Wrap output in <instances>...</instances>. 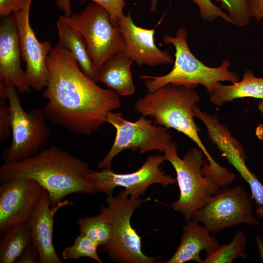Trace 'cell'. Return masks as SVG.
<instances>
[{
	"label": "cell",
	"mask_w": 263,
	"mask_h": 263,
	"mask_svg": "<svg viewBox=\"0 0 263 263\" xmlns=\"http://www.w3.org/2000/svg\"><path fill=\"white\" fill-rule=\"evenodd\" d=\"M90 170L87 163L53 145L30 157L4 163L0 169V181L22 177L35 180L48 191L53 207L72 193L98 192L86 178Z\"/></svg>",
	"instance_id": "2"
},
{
	"label": "cell",
	"mask_w": 263,
	"mask_h": 263,
	"mask_svg": "<svg viewBox=\"0 0 263 263\" xmlns=\"http://www.w3.org/2000/svg\"><path fill=\"white\" fill-rule=\"evenodd\" d=\"M199 8L201 19L206 22H212L217 18H221L226 22L232 24L228 15L220 7L215 5L211 0H190Z\"/></svg>",
	"instance_id": "28"
},
{
	"label": "cell",
	"mask_w": 263,
	"mask_h": 263,
	"mask_svg": "<svg viewBox=\"0 0 263 263\" xmlns=\"http://www.w3.org/2000/svg\"><path fill=\"white\" fill-rule=\"evenodd\" d=\"M6 86L0 83V143H3L11 135V113L8 103Z\"/></svg>",
	"instance_id": "27"
},
{
	"label": "cell",
	"mask_w": 263,
	"mask_h": 263,
	"mask_svg": "<svg viewBox=\"0 0 263 263\" xmlns=\"http://www.w3.org/2000/svg\"><path fill=\"white\" fill-rule=\"evenodd\" d=\"M194 114L206 126L209 138L222 152V155L226 158L249 184L251 191V198L259 206H263V185L246 166L245 150L241 143L232 136L226 127L220 122L215 115L202 111L198 106L194 109Z\"/></svg>",
	"instance_id": "13"
},
{
	"label": "cell",
	"mask_w": 263,
	"mask_h": 263,
	"mask_svg": "<svg viewBox=\"0 0 263 263\" xmlns=\"http://www.w3.org/2000/svg\"><path fill=\"white\" fill-rule=\"evenodd\" d=\"M255 242L258 247L261 261L263 263V241L262 238L260 236H257L255 239Z\"/></svg>",
	"instance_id": "34"
},
{
	"label": "cell",
	"mask_w": 263,
	"mask_h": 263,
	"mask_svg": "<svg viewBox=\"0 0 263 263\" xmlns=\"http://www.w3.org/2000/svg\"><path fill=\"white\" fill-rule=\"evenodd\" d=\"M44 188L37 181L17 178L0 182V232L28 221Z\"/></svg>",
	"instance_id": "12"
},
{
	"label": "cell",
	"mask_w": 263,
	"mask_h": 263,
	"mask_svg": "<svg viewBox=\"0 0 263 263\" xmlns=\"http://www.w3.org/2000/svg\"><path fill=\"white\" fill-rule=\"evenodd\" d=\"M255 213L258 217H263V206H259L256 209Z\"/></svg>",
	"instance_id": "36"
},
{
	"label": "cell",
	"mask_w": 263,
	"mask_h": 263,
	"mask_svg": "<svg viewBox=\"0 0 263 263\" xmlns=\"http://www.w3.org/2000/svg\"><path fill=\"white\" fill-rule=\"evenodd\" d=\"M48 78L42 108L47 118L79 134L89 136L105 124L107 114L121 105L120 95L87 77L69 51L58 44L47 59Z\"/></svg>",
	"instance_id": "1"
},
{
	"label": "cell",
	"mask_w": 263,
	"mask_h": 263,
	"mask_svg": "<svg viewBox=\"0 0 263 263\" xmlns=\"http://www.w3.org/2000/svg\"><path fill=\"white\" fill-rule=\"evenodd\" d=\"M99 245L91 238L79 234L75 238L73 245L63 249L62 258L64 260H74L82 257H89L99 263H102L97 254Z\"/></svg>",
	"instance_id": "25"
},
{
	"label": "cell",
	"mask_w": 263,
	"mask_h": 263,
	"mask_svg": "<svg viewBox=\"0 0 263 263\" xmlns=\"http://www.w3.org/2000/svg\"><path fill=\"white\" fill-rule=\"evenodd\" d=\"M251 18L260 21L263 19V0H247Z\"/></svg>",
	"instance_id": "32"
},
{
	"label": "cell",
	"mask_w": 263,
	"mask_h": 263,
	"mask_svg": "<svg viewBox=\"0 0 263 263\" xmlns=\"http://www.w3.org/2000/svg\"><path fill=\"white\" fill-rule=\"evenodd\" d=\"M231 84L216 83L208 92L209 102L219 107L237 98L252 97L263 100V77H256L250 69L244 71L241 81Z\"/></svg>",
	"instance_id": "20"
},
{
	"label": "cell",
	"mask_w": 263,
	"mask_h": 263,
	"mask_svg": "<svg viewBox=\"0 0 263 263\" xmlns=\"http://www.w3.org/2000/svg\"><path fill=\"white\" fill-rule=\"evenodd\" d=\"M58 19L80 32L97 72L112 56L122 51L124 39L118 25L112 24L107 11L91 2L78 13L60 16Z\"/></svg>",
	"instance_id": "8"
},
{
	"label": "cell",
	"mask_w": 263,
	"mask_h": 263,
	"mask_svg": "<svg viewBox=\"0 0 263 263\" xmlns=\"http://www.w3.org/2000/svg\"><path fill=\"white\" fill-rule=\"evenodd\" d=\"M134 61L122 51L102 65L98 71V81L119 95L129 96L135 92L131 66Z\"/></svg>",
	"instance_id": "19"
},
{
	"label": "cell",
	"mask_w": 263,
	"mask_h": 263,
	"mask_svg": "<svg viewBox=\"0 0 263 263\" xmlns=\"http://www.w3.org/2000/svg\"><path fill=\"white\" fill-rule=\"evenodd\" d=\"M188 33L184 28L179 29L175 36L164 35L162 40L171 44L175 48V59L172 69L166 75L152 76L142 74L139 78L144 81L148 92H152L169 83H173L196 88L199 84L210 91L217 82L228 81L234 83L240 81L239 75L230 71V60L222 61L217 67L207 66L192 53L187 41Z\"/></svg>",
	"instance_id": "4"
},
{
	"label": "cell",
	"mask_w": 263,
	"mask_h": 263,
	"mask_svg": "<svg viewBox=\"0 0 263 263\" xmlns=\"http://www.w3.org/2000/svg\"><path fill=\"white\" fill-rule=\"evenodd\" d=\"M194 89L167 84L140 98L134 109L142 115L153 118L154 124L173 129L200 145V131L194 120V109L200 96Z\"/></svg>",
	"instance_id": "3"
},
{
	"label": "cell",
	"mask_w": 263,
	"mask_h": 263,
	"mask_svg": "<svg viewBox=\"0 0 263 263\" xmlns=\"http://www.w3.org/2000/svg\"><path fill=\"white\" fill-rule=\"evenodd\" d=\"M76 223L79 234L91 238L102 246L110 241L112 235V227L105 207L95 216L79 219Z\"/></svg>",
	"instance_id": "23"
},
{
	"label": "cell",
	"mask_w": 263,
	"mask_h": 263,
	"mask_svg": "<svg viewBox=\"0 0 263 263\" xmlns=\"http://www.w3.org/2000/svg\"><path fill=\"white\" fill-rule=\"evenodd\" d=\"M67 200L50 208L48 191L44 189L28 222L31 243L38 249L41 263H61L53 244L54 217L60 207L72 204Z\"/></svg>",
	"instance_id": "17"
},
{
	"label": "cell",
	"mask_w": 263,
	"mask_h": 263,
	"mask_svg": "<svg viewBox=\"0 0 263 263\" xmlns=\"http://www.w3.org/2000/svg\"><path fill=\"white\" fill-rule=\"evenodd\" d=\"M0 263H14L31 244L28 222L19 224L1 234Z\"/></svg>",
	"instance_id": "22"
},
{
	"label": "cell",
	"mask_w": 263,
	"mask_h": 263,
	"mask_svg": "<svg viewBox=\"0 0 263 263\" xmlns=\"http://www.w3.org/2000/svg\"><path fill=\"white\" fill-rule=\"evenodd\" d=\"M157 3L158 0H151V3L150 7V11L155 12L156 11V7Z\"/></svg>",
	"instance_id": "37"
},
{
	"label": "cell",
	"mask_w": 263,
	"mask_h": 263,
	"mask_svg": "<svg viewBox=\"0 0 263 263\" xmlns=\"http://www.w3.org/2000/svg\"><path fill=\"white\" fill-rule=\"evenodd\" d=\"M166 160L164 155H149L143 164L136 171L129 173L114 172L111 167L101 171L91 170L86 175L87 180L97 192L113 191L116 187H123L130 195L140 197L153 184L166 187L177 182L176 178L167 175L160 168Z\"/></svg>",
	"instance_id": "11"
},
{
	"label": "cell",
	"mask_w": 263,
	"mask_h": 263,
	"mask_svg": "<svg viewBox=\"0 0 263 263\" xmlns=\"http://www.w3.org/2000/svg\"><path fill=\"white\" fill-rule=\"evenodd\" d=\"M56 6L57 8L64 13L66 16L72 15L71 5L70 0H55Z\"/></svg>",
	"instance_id": "33"
},
{
	"label": "cell",
	"mask_w": 263,
	"mask_h": 263,
	"mask_svg": "<svg viewBox=\"0 0 263 263\" xmlns=\"http://www.w3.org/2000/svg\"><path fill=\"white\" fill-rule=\"evenodd\" d=\"M247 240L244 233L237 231L228 244L220 245L209 255H206L202 263H231L238 258L246 257Z\"/></svg>",
	"instance_id": "24"
},
{
	"label": "cell",
	"mask_w": 263,
	"mask_h": 263,
	"mask_svg": "<svg viewBox=\"0 0 263 263\" xmlns=\"http://www.w3.org/2000/svg\"><path fill=\"white\" fill-rule=\"evenodd\" d=\"M16 263H38L40 262L39 252L37 248L31 243L25 249Z\"/></svg>",
	"instance_id": "31"
},
{
	"label": "cell",
	"mask_w": 263,
	"mask_h": 263,
	"mask_svg": "<svg viewBox=\"0 0 263 263\" xmlns=\"http://www.w3.org/2000/svg\"><path fill=\"white\" fill-rule=\"evenodd\" d=\"M177 150L176 143L172 141L164 152L166 160L175 169L180 190L179 198L173 203L172 207L188 221L221 188L211 177L203 174L205 155L200 149L189 150L183 158L178 156Z\"/></svg>",
	"instance_id": "5"
},
{
	"label": "cell",
	"mask_w": 263,
	"mask_h": 263,
	"mask_svg": "<svg viewBox=\"0 0 263 263\" xmlns=\"http://www.w3.org/2000/svg\"><path fill=\"white\" fill-rule=\"evenodd\" d=\"M21 52L14 13L3 18L0 24V83L14 86L20 93L31 88L21 66Z\"/></svg>",
	"instance_id": "16"
},
{
	"label": "cell",
	"mask_w": 263,
	"mask_h": 263,
	"mask_svg": "<svg viewBox=\"0 0 263 263\" xmlns=\"http://www.w3.org/2000/svg\"><path fill=\"white\" fill-rule=\"evenodd\" d=\"M192 219L213 233L239 224H259L253 216L251 199L241 185L221 189L195 212Z\"/></svg>",
	"instance_id": "10"
},
{
	"label": "cell",
	"mask_w": 263,
	"mask_h": 263,
	"mask_svg": "<svg viewBox=\"0 0 263 263\" xmlns=\"http://www.w3.org/2000/svg\"><path fill=\"white\" fill-rule=\"evenodd\" d=\"M113 191L106 192L105 207L109 216L112 235L103 246L112 259L125 263H152L157 257H150L141 249V239L131 225L133 212L141 204L149 200L130 196L125 190L114 196Z\"/></svg>",
	"instance_id": "6"
},
{
	"label": "cell",
	"mask_w": 263,
	"mask_h": 263,
	"mask_svg": "<svg viewBox=\"0 0 263 263\" xmlns=\"http://www.w3.org/2000/svg\"><path fill=\"white\" fill-rule=\"evenodd\" d=\"M58 44L72 54L83 73L98 83V72L90 56L85 40L82 34L67 23L56 21Z\"/></svg>",
	"instance_id": "21"
},
{
	"label": "cell",
	"mask_w": 263,
	"mask_h": 263,
	"mask_svg": "<svg viewBox=\"0 0 263 263\" xmlns=\"http://www.w3.org/2000/svg\"><path fill=\"white\" fill-rule=\"evenodd\" d=\"M124 39L122 51L139 66H155L174 63L173 56L159 49L154 40L155 28L146 29L137 26L131 12L123 15L118 24Z\"/></svg>",
	"instance_id": "15"
},
{
	"label": "cell",
	"mask_w": 263,
	"mask_h": 263,
	"mask_svg": "<svg viewBox=\"0 0 263 263\" xmlns=\"http://www.w3.org/2000/svg\"><path fill=\"white\" fill-rule=\"evenodd\" d=\"M31 2L14 14L21 56L26 64L25 74L27 80L31 88L40 91L44 89L47 83V59L52 46L48 41H39L31 26Z\"/></svg>",
	"instance_id": "14"
},
{
	"label": "cell",
	"mask_w": 263,
	"mask_h": 263,
	"mask_svg": "<svg viewBox=\"0 0 263 263\" xmlns=\"http://www.w3.org/2000/svg\"><path fill=\"white\" fill-rule=\"evenodd\" d=\"M258 108L260 111L262 115L263 116V100H262L258 103Z\"/></svg>",
	"instance_id": "38"
},
{
	"label": "cell",
	"mask_w": 263,
	"mask_h": 263,
	"mask_svg": "<svg viewBox=\"0 0 263 263\" xmlns=\"http://www.w3.org/2000/svg\"><path fill=\"white\" fill-rule=\"evenodd\" d=\"M32 0H0V16L3 18L25 8Z\"/></svg>",
	"instance_id": "30"
},
{
	"label": "cell",
	"mask_w": 263,
	"mask_h": 263,
	"mask_svg": "<svg viewBox=\"0 0 263 263\" xmlns=\"http://www.w3.org/2000/svg\"><path fill=\"white\" fill-rule=\"evenodd\" d=\"M106 122L114 127L116 135L109 152L97 163L101 169L111 167L114 157L126 149L139 150L140 154L152 150L164 153L172 142L168 129L154 124L143 115L131 122L122 113L112 111L107 114Z\"/></svg>",
	"instance_id": "9"
},
{
	"label": "cell",
	"mask_w": 263,
	"mask_h": 263,
	"mask_svg": "<svg viewBox=\"0 0 263 263\" xmlns=\"http://www.w3.org/2000/svg\"><path fill=\"white\" fill-rule=\"evenodd\" d=\"M220 7L227 12L232 24L239 27L247 26L250 22L247 0H215Z\"/></svg>",
	"instance_id": "26"
},
{
	"label": "cell",
	"mask_w": 263,
	"mask_h": 263,
	"mask_svg": "<svg viewBox=\"0 0 263 263\" xmlns=\"http://www.w3.org/2000/svg\"><path fill=\"white\" fill-rule=\"evenodd\" d=\"M255 135L259 140L263 141V123L257 126L255 130Z\"/></svg>",
	"instance_id": "35"
},
{
	"label": "cell",
	"mask_w": 263,
	"mask_h": 263,
	"mask_svg": "<svg viewBox=\"0 0 263 263\" xmlns=\"http://www.w3.org/2000/svg\"><path fill=\"white\" fill-rule=\"evenodd\" d=\"M83 1L84 0H77ZM95 2L104 9L109 13L112 24L117 25L119 21L124 15L123 8L126 5L124 0H89Z\"/></svg>",
	"instance_id": "29"
},
{
	"label": "cell",
	"mask_w": 263,
	"mask_h": 263,
	"mask_svg": "<svg viewBox=\"0 0 263 263\" xmlns=\"http://www.w3.org/2000/svg\"><path fill=\"white\" fill-rule=\"evenodd\" d=\"M194 219L188 221L183 227L180 243L167 263H184L192 261L202 263L200 253L204 250L209 255L220 245L218 241L210 235V230Z\"/></svg>",
	"instance_id": "18"
},
{
	"label": "cell",
	"mask_w": 263,
	"mask_h": 263,
	"mask_svg": "<svg viewBox=\"0 0 263 263\" xmlns=\"http://www.w3.org/2000/svg\"><path fill=\"white\" fill-rule=\"evenodd\" d=\"M5 86L11 113L12 140L3 156L5 163H10L33 156L43 149L50 129L42 108L25 111L18 90L12 85Z\"/></svg>",
	"instance_id": "7"
}]
</instances>
